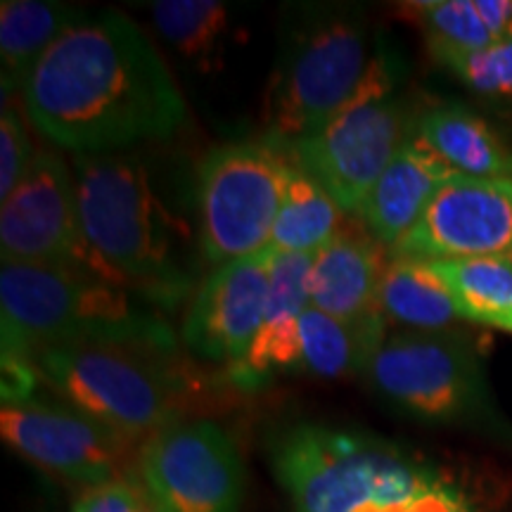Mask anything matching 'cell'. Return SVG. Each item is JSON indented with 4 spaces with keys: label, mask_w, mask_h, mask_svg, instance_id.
Here are the masks:
<instances>
[{
    "label": "cell",
    "mask_w": 512,
    "mask_h": 512,
    "mask_svg": "<svg viewBox=\"0 0 512 512\" xmlns=\"http://www.w3.org/2000/svg\"><path fill=\"white\" fill-rule=\"evenodd\" d=\"M460 318L512 332V259L430 261Z\"/></svg>",
    "instance_id": "7402d4cb"
},
{
    "label": "cell",
    "mask_w": 512,
    "mask_h": 512,
    "mask_svg": "<svg viewBox=\"0 0 512 512\" xmlns=\"http://www.w3.org/2000/svg\"><path fill=\"white\" fill-rule=\"evenodd\" d=\"M0 432L19 456L64 479L95 486L119 477L124 441L67 403L38 394L3 403Z\"/></svg>",
    "instance_id": "4fadbf2b"
},
{
    "label": "cell",
    "mask_w": 512,
    "mask_h": 512,
    "mask_svg": "<svg viewBox=\"0 0 512 512\" xmlns=\"http://www.w3.org/2000/svg\"><path fill=\"white\" fill-rule=\"evenodd\" d=\"M150 498L133 479L117 477L112 482L86 486L74 501L72 512H145Z\"/></svg>",
    "instance_id": "83f0119b"
},
{
    "label": "cell",
    "mask_w": 512,
    "mask_h": 512,
    "mask_svg": "<svg viewBox=\"0 0 512 512\" xmlns=\"http://www.w3.org/2000/svg\"><path fill=\"white\" fill-rule=\"evenodd\" d=\"M408 12L418 19L439 62L479 53L498 43L477 8V0H425L408 5Z\"/></svg>",
    "instance_id": "d4e9b609"
},
{
    "label": "cell",
    "mask_w": 512,
    "mask_h": 512,
    "mask_svg": "<svg viewBox=\"0 0 512 512\" xmlns=\"http://www.w3.org/2000/svg\"><path fill=\"white\" fill-rule=\"evenodd\" d=\"M31 126L79 155H112L181 128L185 102L150 38L121 12H83L22 88Z\"/></svg>",
    "instance_id": "6da1fadb"
},
{
    "label": "cell",
    "mask_w": 512,
    "mask_h": 512,
    "mask_svg": "<svg viewBox=\"0 0 512 512\" xmlns=\"http://www.w3.org/2000/svg\"><path fill=\"white\" fill-rule=\"evenodd\" d=\"M387 318L339 320L309 306L299 318L294 370L318 377L366 373L370 361L387 339Z\"/></svg>",
    "instance_id": "d6986e66"
},
{
    "label": "cell",
    "mask_w": 512,
    "mask_h": 512,
    "mask_svg": "<svg viewBox=\"0 0 512 512\" xmlns=\"http://www.w3.org/2000/svg\"><path fill=\"white\" fill-rule=\"evenodd\" d=\"M152 22L178 53L207 62L219 53L228 31V10L214 0H162L150 5Z\"/></svg>",
    "instance_id": "cb8c5ba5"
},
{
    "label": "cell",
    "mask_w": 512,
    "mask_h": 512,
    "mask_svg": "<svg viewBox=\"0 0 512 512\" xmlns=\"http://www.w3.org/2000/svg\"><path fill=\"white\" fill-rule=\"evenodd\" d=\"M36 152L24 121L19 119L15 107L5 102L3 117H0V200H8L17 185L24 181Z\"/></svg>",
    "instance_id": "4316f807"
},
{
    "label": "cell",
    "mask_w": 512,
    "mask_h": 512,
    "mask_svg": "<svg viewBox=\"0 0 512 512\" xmlns=\"http://www.w3.org/2000/svg\"><path fill=\"white\" fill-rule=\"evenodd\" d=\"M292 157L275 143H228L197 171L202 252L214 266L271 247Z\"/></svg>",
    "instance_id": "ba28073f"
},
{
    "label": "cell",
    "mask_w": 512,
    "mask_h": 512,
    "mask_svg": "<svg viewBox=\"0 0 512 512\" xmlns=\"http://www.w3.org/2000/svg\"><path fill=\"white\" fill-rule=\"evenodd\" d=\"M311 261L313 254H285L273 249L264 323L245 361L228 370L230 380L242 392H256L283 370H294L299 318L311 306Z\"/></svg>",
    "instance_id": "9a60e30c"
},
{
    "label": "cell",
    "mask_w": 512,
    "mask_h": 512,
    "mask_svg": "<svg viewBox=\"0 0 512 512\" xmlns=\"http://www.w3.org/2000/svg\"><path fill=\"white\" fill-rule=\"evenodd\" d=\"M370 387L422 422H467L484 413L477 356L444 332H401L382 342L366 370Z\"/></svg>",
    "instance_id": "9c48e42d"
},
{
    "label": "cell",
    "mask_w": 512,
    "mask_h": 512,
    "mask_svg": "<svg viewBox=\"0 0 512 512\" xmlns=\"http://www.w3.org/2000/svg\"><path fill=\"white\" fill-rule=\"evenodd\" d=\"M441 64L451 69L470 91L494 98L512 95V38L479 53L448 57Z\"/></svg>",
    "instance_id": "484cf974"
},
{
    "label": "cell",
    "mask_w": 512,
    "mask_h": 512,
    "mask_svg": "<svg viewBox=\"0 0 512 512\" xmlns=\"http://www.w3.org/2000/svg\"><path fill=\"white\" fill-rule=\"evenodd\" d=\"M147 299L81 268L0 266L3 339L31 354L67 344H136L176 351V335Z\"/></svg>",
    "instance_id": "277c9868"
},
{
    "label": "cell",
    "mask_w": 512,
    "mask_h": 512,
    "mask_svg": "<svg viewBox=\"0 0 512 512\" xmlns=\"http://www.w3.org/2000/svg\"><path fill=\"white\" fill-rule=\"evenodd\" d=\"M415 136L456 174L512 178V150L491 124L465 107H430L415 119Z\"/></svg>",
    "instance_id": "ac0fdd59"
},
{
    "label": "cell",
    "mask_w": 512,
    "mask_h": 512,
    "mask_svg": "<svg viewBox=\"0 0 512 512\" xmlns=\"http://www.w3.org/2000/svg\"><path fill=\"white\" fill-rule=\"evenodd\" d=\"M145 512H162V510H159V508H157V505L150 501V503H147V508H145Z\"/></svg>",
    "instance_id": "f1b7e54d"
},
{
    "label": "cell",
    "mask_w": 512,
    "mask_h": 512,
    "mask_svg": "<svg viewBox=\"0 0 512 512\" xmlns=\"http://www.w3.org/2000/svg\"><path fill=\"white\" fill-rule=\"evenodd\" d=\"M83 17L81 10L43 0H3L0 5V62L3 95L22 91L38 62L60 36Z\"/></svg>",
    "instance_id": "ffe728a7"
},
{
    "label": "cell",
    "mask_w": 512,
    "mask_h": 512,
    "mask_svg": "<svg viewBox=\"0 0 512 512\" xmlns=\"http://www.w3.org/2000/svg\"><path fill=\"white\" fill-rule=\"evenodd\" d=\"M380 311L394 323L418 332L441 330L460 318L451 292L430 261L392 256L380 287Z\"/></svg>",
    "instance_id": "44dd1931"
},
{
    "label": "cell",
    "mask_w": 512,
    "mask_h": 512,
    "mask_svg": "<svg viewBox=\"0 0 512 512\" xmlns=\"http://www.w3.org/2000/svg\"><path fill=\"white\" fill-rule=\"evenodd\" d=\"M382 48L366 19L351 10L316 15L294 31L268 91V136L287 147L351 105L373 72Z\"/></svg>",
    "instance_id": "8992f818"
},
{
    "label": "cell",
    "mask_w": 512,
    "mask_h": 512,
    "mask_svg": "<svg viewBox=\"0 0 512 512\" xmlns=\"http://www.w3.org/2000/svg\"><path fill=\"white\" fill-rule=\"evenodd\" d=\"M0 204L3 261L81 268L105 278L83 240L74 166L57 152L38 150L29 174Z\"/></svg>",
    "instance_id": "8fae6325"
},
{
    "label": "cell",
    "mask_w": 512,
    "mask_h": 512,
    "mask_svg": "<svg viewBox=\"0 0 512 512\" xmlns=\"http://www.w3.org/2000/svg\"><path fill=\"white\" fill-rule=\"evenodd\" d=\"M268 453L294 512H475L437 467L368 434L302 422Z\"/></svg>",
    "instance_id": "7a4b0ae2"
},
{
    "label": "cell",
    "mask_w": 512,
    "mask_h": 512,
    "mask_svg": "<svg viewBox=\"0 0 512 512\" xmlns=\"http://www.w3.org/2000/svg\"><path fill=\"white\" fill-rule=\"evenodd\" d=\"M83 240L110 283L174 309L188 297L178 226L136 157H74Z\"/></svg>",
    "instance_id": "3957f363"
},
{
    "label": "cell",
    "mask_w": 512,
    "mask_h": 512,
    "mask_svg": "<svg viewBox=\"0 0 512 512\" xmlns=\"http://www.w3.org/2000/svg\"><path fill=\"white\" fill-rule=\"evenodd\" d=\"M387 264L380 242L342 228L328 245L313 254L309 271L311 306L351 323L380 316V287Z\"/></svg>",
    "instance_id": "e0dca14e"
},
{
    "label": "cell",
    "mask_w": 512,
    "mask_h": 512,
    "mask_svg": "<svg viewBox=\"0 0 512 512\" xmlns=\"http://www.w3.org/2000/svg\"><path fill=\"white\" fill-rule=\"evenodd\" d=\"M138 477L162 512H240L245 496L238 446L211 420H178L147 437Z\"/></svg>",
    "instance_id": "30bf717a"
},
{
    "label": "cell",
    "mask_w": 512,
    "mask_h": 512,
    "mask_svg": "<svg viewBox=\"0 0 512 512\" xmlns=\"http://www.w3.org/2000/svg\"><path fill=\"white\" fill-rule=\"evenodd\" d=\"M273 249L216 266L202 285L183 318V342L228 370L245 361L261 323H264L268 283H271Z\"/></svg>",
    "instance_id": "5bb4252c"
},
{
    "label": "cell",
    "mask_w": 512,
    "mask_h": 512,
    "mask_svg": "<svg viewBox=\"0 0 512 512\" xmlns=\"http://www.w3.org/2000/svg\"><path fill=\"white\" fill-rule=\"evenodd\" d=\"M389 254L420 261L512 259V178H446Z\"/></svg>",
    "instance_id": "7c38bea8"
},
{
    "label": "cell",
    "mask_w": 512,
    "mask_h": 512,
    "mask_svg": "<svg viewBox=\"0 0 512 512\" xmlns=\"http://www.w3.org/2000/svg\"><path fill=\"white\" fill-rule=\"evenodd\" d=\"M342 216V207L328 190L294 164L273 226L271 249L285 254H316L344 228Z\"/></svg>",
    "instance_id": "603a6c76"
},
{
    "label": "cell",
    "mask_w": 512,
    "mask_h": 512,
    "mask_svg": "<svg viewBox=\"0 0 512 512\" xmlns=\"http://www.w3.org/2000/svg\"><path fill=\"white\" fill-rule=\"evenodd\" d=\"M38 380L121 441H145L188 420L195 392L176 351L136 344H67L34 354Z\"/></svg>",
    "instance_id": "5b68a950"
},
{
    "label": "cell",
    "mask_w": 512,
    "mask_h": 512,
    "mask_svg": "<svg viewBox=\"0 0 512 512\" xmlns=\"http://www.w3.org/2000/svg\"><path fill=\"white\" fill-rule=\"evenodd\" d=\"M396 81V62L382 50L354 102L287 147L292 162L323 185L344 214H358L377 178L415 131L418 117H411L396 93Z\"/></svg>",
    "instance_id": "52a82bcc"
},
{
    "label": "cell",
    "mask_w": 512,
    "mask_h": 512,
    "mask_svg": "<svg viewBox=\"0 0 512 512\" xmlns=\"http://www.w3.org/2000/svg\"><path fill=\"white\" fill-rule=\"evenodd\" d=\"M453 174L456 171L448 169L413 131L394 162L377 178L356 216L370 238L392 252L422 219L441 183Z\"/></svg>",
    "instance_id": "2e32d148"
}]
</instances>
